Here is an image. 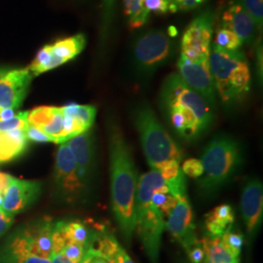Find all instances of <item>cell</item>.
Returning <instances> with one entry per match:
<instances>
[{"label":"cell","instance_id":"obj_1","mask_svg":"<svg viewBox=\"0 0 263 263\" xmlns=\"http://www.w3.org/2000/svg\"><path fill=\"white\" fill-rule=\"evenodd\" d=\"M160 109L171 129L188 142L199 140L212 127L215 110L177 73L167 76L161 86Z\"/></svg>","mask_w":263,"mask_h":263},{"label":"cell","instance_id":"obj_2","mask_svg":"<svg viewBox=\"0 0 263 263\" xmlns=\"http://www.w3.org/2000/svg\"><path fill=\"white\" fill-rule=\"evenodd\" d=\"M111 179V206L117 226L126 242L136 230L135 200L138 185L131 148L121 128L109 118L107 123Z\"/></svg>","mask_w":263,"mask_h":263},{"label":"cell","instance_id":"obj_3","mask_svg":"<svg viewBox=\"0 0 263 263\" xmlns=\"http://www.w3.org/2000/svg\"><path fill=\"white\" fill-rule=\"evenodd\" d=\"M160 190H169V188L157 171L151 170L138 179L135 200V231H137L143 250L152 263H158L162 235L166 229V216L151 202L153 194Z\"/></svg>","mask_w":263,"mask_h":263},{"label":"cell","instance_id":"obj_4","mask_svg":"<svg viewBox=\"0 0 263 263\" xmlns=\"http://www.w3.org/2000/svg\"><path fill=\"white\" fill-rule=\"evenodd\" d=\"M210 68L216 86V95L226 108L244 102L251 91V68L244 52L226 51L212 43Z\"/></svg>","mask_w":263,"mask_h":263},{"label":"cell","instance_id":"obj_5","mask_svg":"<svg viewBox=\"0 0 263 263\" xmlns=\"http://www.w3.org/2000/svg\"><path fill=\"white\" fill-rule=\"evenodd\" d=\"M201 162L204 172L198 186L205 196H211L235 177L243 164V151L235 139L218 135L208 143Z\"/></svg>","mask_w":263,"mask_h":263},{"label":"cell","instance_id":"obj_6","mask_svg":"<svg viewBox=\"0 0 263 263\" xmlns=\"http://www.w3.org/2000/svg\"><path fill=\"white\" fill-rule=\"evenodd\" d=\"M133 120L151 170L160 172L170 164H180L181 149L151 106L145 104L136 106L133 110Z\"/></svg>","mask_w":263,"mask_h":263},{"label":"cell","instance_id":"obj_7","mask_svg":"<svg viewBox=\"0 0 263 263\" xmlns=\"http://www.w3.org/2000/svg\"><path fill=\"white\" fill-rule=\"evenodd\" d=\"M176 34L169 29H153L136 38L132 62L138 76L149 77L172 61L177 50Z\"/></svg>","mask_w":263,"mask_h":263},{"label":"cell","instance_id":"obj_8","mask_svg":"<svg viewBox=\"0 0 263 263\" xmlns=\"http://www.w3.org/2000/svg\"><path fill=\"white\" fill-rule=\"evenodd\" d=\"M215 15L205 11L192 20L183 32L180 42V54L190 61H203L210 58L214 33Z\"/></svg>","mask_w":263,"mask_h":263},{"label":"cell","instance_id":"obj_9","mask_svg":"<svg viewBox=\"0 0 263 263\" xmlns=\"http://www.w3.org/2000/svg\"><path fill=\"white\" fill-rule=\"evenodd\" d=\"M177 66L178 74L182 81L216 108L217 95L209 59L194 62L180 54Z\"/></svg>","mask_w":263,"mask_h":263},{"label":"cell","instance_id":"obj_10","mask_svg":"<svg viewBox=\"0 0 263 263\" xmlns=\"http://www.w3.org/2000/svg\"><path fill=\"white\" fill-rule=\"evenodd\" d=\"M54 181L58 192L66 201H74L86 190L77 175L76 160L67 143H62L57 151Z\"/></svg>","mask_w":263,"mask_h":263},{"label":"cell","instance_id":"obj_11","mask_svg":"<svg viewBox=\"0 0 263 263\" xmlns=\"http://www.w3.org/2000/svg\"><path fill=\"white\" fill-rule=\"evenodd\" d=\"M166 228L186 253L201 244L195 232L193 213L186 193L178 197L176 206L167 216Z\"/></svg>","mask_w":263,"mask_h":263},{"label":"cell","instance_id":"obj_12","mask_svg":"<svg viewBox=\"0 0 263 263\" xmlns=\"http://www.w3.org/2000/svg\"><path fill=\"white\" fill-rule=\"evenodd\" d=\"M33 76L27 68H0V107L17 109L28 93Z\"/></svg>","mask_w":263,"mask_h":263},{"label":"cell","instance_id":"obj_13","mask_svg":"<svg viewBox=\"0 0 263 263\" xmlns=\"http://www.w3.org/2000/svg\"><path fill=\"white\" fill-rule=\"evenodd\" d=\"M241 213L247 232L254 235L262 222L263 187L259 179H249L245 184L241 196Z\"/></svg>","mask_w":263,"mask_h":263},{"label":"cell","instance_id":"obj_14","mask_svg":"<svg viewBox=\"0 0 263 263\" xmlns=\"http://www.w3.org/2000/svg\"><path fill=\"white\" fill-rule=\"evenodd\" d=\"M41 184L38 181L12 178L4 193L1 209L10 215H16L30 206L39 196Z\"/></svg>","mask_w":263,"mask_h":263},{"label":"cell","instance_id":"obj_15","mask_svg":"<svg viewBox=\"0 0 263 263\" xmlns=\"http://www.w3.org/2000/svg\"><path fill=\"white\" fill-rule=\"evenodd\" d=\"M76 160L77 175L85 188L88 187L94 168V141L92 134L85 132L66 141Z\"/></svg>","mask_w":263,"mask_h":263},{"label":"cell","instance_id":"obj_16","mask_svg":"<svg viewBox=\"0 0 263 263\" xmlns=\"http://www.w3.org/2000/svg\"><path fill=\"white\" fill-rule=\"evenodd\" d=\"M220 28L233 31L244 44H252L256 34V26L248 12L237 2L230 3L222 13Z\"/></svg>","mask_w":263,"mask_h":263},{"label":"cell","instance_id":"obj_17","mask_svg":"<svg viewBox=\"0 0 263 263\" xmlns=\"http://www.w3.org/2000/svg\"><path fill=\"white\" fill-rule=\"evenodd\" d=\"M53 228L54 223L46 218L26 228L21 233L27 249L31 254L43 258H50L52 254Z\"/></svg>","mask_w":263,"mask_h":263},{"label":"cell","instance_id":"obj_18","mask_svg":"<svg viewBox=\"0 0 263 263\" xmlns=\"http://www.w3.org/2000/svg\"><path fill=\"white\" fill-rule=\"evenodd\" d=\"M87 251L93 255L103 257L109 263H135L115 236L104 230L95 233Z\"/></svg>","mask_w":263,"mask_h":263},{"label":"cell","instance_id":"obj_19","mask_svg":"<svg viewBox=\"0 0 263 263\" xmlns=\"http://www.w3.org/2000/svg\"><path fill=\"white\" fill-rule=\"evenodd\" d=\"M51 53L50 69H54L78 56L86 46V36L82 33L57 40L49 44Z\"/></svg>","mask_w":263,"mask_h":263},{"label":"cell","instance_id":"obj_20","mask_svg":"<svg viewBox=\"0 0 263 263\" xmlns=\"http://www.w3.org/2000/svg\"><path fill=\"white\" fill-rule=\"evenodd\" d=\"M0 259L4 263H52L50 258H43L31 254L21 234L14 236L0 253Z\"/></svg>","mask_w":263,"mask_h":263},{"label":"cell","instance_id":"obj_21","mask_svg":"<svg viewBox=\"0 0 263 263\" xmlns=\"http://www.w3.org/2000/svg\"><path fill=\"white\" fill-rule=\"evenodd\" d=\"M28 139L25 130L0 133V163L16 159L27 149Z\"/></svg>","mask_w":263,"mask_h":263},{"label":"cell","instance_id":"obj_22","mask_svg":"<svg viewBox=\"0 0 263 263\" xmlns=\"http://www.w3.org/2000/svg\"><path fill=\"white\" fill-rule=\"evenodd\" d=\"M233 209L228 204H222L210 212L205 218V226L208 234L220 237L227 229L231 228L234 222Z\"/></svg>","mask_w":263,"mask_h":263},{"label":"cell","instance_id":"obj_23","mask_svg":"<svg viewBox=\"0 0 263 263\" xmlns=\"http://www.w3.org/2000/svg\"><path fill=\"white\" fill-rule=\"evenodd\" d=\"M57 228L60 230L62 235L64 236L66 243L73 242L77 244L82 245L89 248L90 242L93 238V233L89 227L84 222L79 220H71V221H58L55 223Z\"/></svg>","mask_w":263,"mask_h":263},{"label":"cell","instance_id":"obj_24","mask_svg":"<svg viewBox=\"0 0 263 263\" xmlns=\"http://www.w3.org/2000/svg\"><path fill=\"white\" fill-rule=\"evenodd\" d=\"M201 245L205 252V263H239V258L234 257L224 248L220 237L208 234L201 241Z\"/></svg>","mask_w":263,"mask_h":263},{"label":"cell","instance_id":"obj_25","mask_svg":"<svg viewBox=\"0 0 263 263\" xmlns=\"http://www.w3.org/2000/svg\"><path fill=\"white\" fill-rule=\"evenodd\" d=\"M145 0H123L125 15L132 29L142 28L149 19V12L145 9Z\"/></svg>","mask_w":263,"mask_h":263},{"label":"cell","instance_id":"obj_26","mask_svg":"<svg viewBox=\"0 0 263 263\" xmlns=\"http://www.w3.org/2000/svg\"><path fill=\"white\" fill-rule=\"evenodd\" d=\"M62 108L64 114L76 118L81 123L87 130H90L94 124L97 109L94 105H83V104H69Z\"/></svg>","mask_w":263,"mask_h":263},{"label":"cell","instance_id":"obj_27","mask_svg":"<svg viewBox=\"0 0 263 263\" xmlns=\"http://www.w3.org/2000/svg\"><path fill=\"white\" fill-rule=\"evenodd\" d=\"M116 0H102V20L100 28V42L104 47L111 34L115 17Z\"/></svg>","mask_w":263,"mask_h":263},{"label":"cell","instance_id":"obj_28","mask_svg":"<svg viewBox=\"0 0 263 263\" xmlns=\"http://www.w3.org/2000/svg\"><path fill=\"white\" fill-rule=\"evenodd\" d=\"M56 106H39L28 111V125L36 127L39 130L46 126L52 120L58 111Z\"/></svg>","mask_w":263,"mask_h":263},{"label":"cell","instance_id":"obj_29","mask_svg":"<svg viewBox=\"0 0 263 263\" xmlns=\"http://www.w3.org/2000/svg\"><path fill=\"white\" fill-rule=\"evenodd\" d=\"M214 44L226 51L240 50L243 46V43L240 40V38L238 37L233 31L224 28H219L217 29Z\"/></svg>","mask_w":263,"mask_h":263},{"label":"cell","instance_id":"obj_30","mask_svg":"<svg viewBox=\"0 0 263 263\" xmlns=\"http://www.w3.org/2000/svg\"><path fill=\"white\" fill-rule=\"evenodd\" d=\"M177 201L178 198L174 196L169 190L156 191L151 199L152 204L160 210L161 213L165 216H169L170 213L176 206Z\"/></svg>","mask_w":263,"mask_h":263},{"label":"cell","instance_id":"obj_31","mask_svg":"<svg viewBox=\"0 0 263 263\" xmlns=\"http://www.w3.org/2000/svg\"><path fill=\"white\" fill-rule=\"evenodd\" d=\"M222 245L226 250L236 258H239L242 247L244 244V237L240 233L234 232L232 227L227 229L226 232L220 236Z\"/></svg>","mask_w":263,"mask_h":263},{"label":"cell","instance_id":"obj_32","mask_svg":"<svg viewBox=\"0 0 263 263\" xmlns=\"http://www.w3.org/2000/svg\"><path fill=\"white\" fill-rule=\"evenodd\" d=\"M254 20L257 30H262L263 0H236Z\"/></svg>","mask_w":263,"mask_h":263},{"label":"cell","instance_id":"obj_33","mask_svg":"<svg viewBox=\"0 0 263 263\" xmlns=\"http://www.w3.org/2000/svg\"><path fill=\"white\" fill-rule=\"evenodd\" d=\"M28 111L19 112L7 121H0V133L12 130H26L28 127Z\"/></svg>","mask_w":263,"mask_h":263},{"label":"cell","instance_id":"obj_34","mask_svg":"<svg viewBox=\"0 0 263 263\" xmlns=\"http://www.w3.org/2000/svg\"><path fill=\"white\" fill-rule=\"evenodd\" d=\"M87 252V248L82 245L67 242L62 249L61 253L66 255V257L73 263H80Z\"/></svg>","mask_w":263,"mask_h":263},{"label":"cell","instance_id":"obj_35","mask_svg":"<svg viewBox=\"0 0 263 263\" xmlns=\"http://www.w3.org/2000/svg\"><path fill=\"white\" fill-rule=\"evenodd\" d=\"M181 171L184 176H188L192 179H200L203 175V165L201 160L196 158H189L180 165Z\"/></svg>","mask_w":263,"mask_h":263},{"label":"cell","instance_id":"obj_36","mask_svg":"<svg viewBox=\"0 0 263 263\" xmlns=\"http://www.w3.org/2000/svg\"><path fill=\"white\" fill-rule=\"evenodd\" d=\"M144 6L149 14L153 13L157 15H165L171 13L169 0H145Z\"/></svg>","mask_w":263,"mask_h":263},{"label":"cell","instance_id":"obj_37","mask_svg":"<svg viewBox=\"0 0 263 263\" xmlns=\"http://www.w3.org/2000/svg\"><path fill=\"white\" fill-rule=\"evenodd\" d=\"M26 137L28 141H34V142H51L47 136L42 131H40L36 127L31 125H28L25 130Z\"/></svg>","mask_w":263,"mask_h":263},{"label":"cell","instance_id":"obj_38","mask_svg":"<svg viewBox=\"0 0 263 263\" xmlns=\"http://www.w3.org/2000/svg\"><path fill=\"white\" fill-rule=\"evenodd\" d=\"M187 254L191 263H202L205 260V252L201 244L188 251Z\"/></svg>","mask_w":263,"mask_h":263},{"label":"cell","instance_id":"obj_39","mask_svg":"<svg viewBox=\"0 0 263 263\" xmlns=\"http://www.w3.org/2000/svg\"><path fill=\"white\" fill-rule=\"evenodd\" d=\"M14 221V216L10 215L8 213L4 212L2 209H0V237L3 235Z\"/></svg>","mask_w":263,"mask_h":263},{"label":"cell","instance_id":"obj_40","mask_svg":"<svg viewBox=\"0 0 263 263\" xmlns=\"http://www.w3.org/2000/svg\"><path fill=\"white\" fill-rule=\"evenodd\" d=\"M13 177H11L10 175L4 174V173H0V194L5 193V191L7 190V188L9 186L11 179Z\"/></svg>","mask_w":263,"mask_h":263},{"label":"cell","instance_id":"obj_41","mask_svg":"<svg viewBox=\"0 0 263 263\" xmlns=\"http://www.w3.org/2000/svg\"><path fill=\"white\" fill-rule=\"evenodd\" d=\"M51 262L52 263H73L71 260H69L66 255L62 254L61 252L59 253H52L50 256Z\"/></svg>","mask_w":263,"mask_h":263},{"label":"cell","instance_id":"obj_42","mask_svg":"<svg viewBox=\"0 0 263 263\" xmlns=\"http://www.w3.org/2000/svg\"><path fill=\"white\" fill-rule=\"evenodd\" d=\"M16 115L15 109L0 107V121H7Z\"/></svg>","mask_w":263,"mask_h":263},{"label":"cell","instance_id":"obj_43","mask_svg":"<svg viewBox=\"0 0 263 263\" xmlns=\"http://www.w3.org/2000/svg\"><path fill=\"white\" fill-rule=\"evenodd\" d=\"M262 47L261 45H258L256 48V63H257V73L260 76V79H262Z\"/></svg>","mask_w":263,"mask_h":263},{"label":"cell","instance_id":"obj_44","mask_svg":"<svg viewBox=\"0 0 263 263\" xmlns=\"http://www.w3.org/2000/svg\"><path fill=\"white\" fill-rule=\"evenodd\" d=\"M91 258H92V254L89 251H87L84 257H83V259H82V261L80 263H89L90 260H91Z\"/></svg>","mask_w":263,"mask_h":263},{"label":"cell","instance_id":"obj_45","mask_svg":"<svg viewBox=\"0 0 263 263\" xmlns=\"http://www.w3.org/2000/svg\"><path fill=\"white\" fill-rule=\"evenodd\" d=\"M198 2H199V4H200V6H202V5H204V4H206L209 0H197Z\"/></svg>","mask_w":263,"mask_h":263},{"label":"cell","instance_id":"obj_46","mask_svg":"<svg viewBox=\"0 0 263 263\" xmlns=\"http://www.w3.org/2000/svg\"><path fill=\"white\" fill-rule=\"evenodd\" d=\"M3 198H4V195L0 194V209L2 207V204H3Z\"/></svg>","mask_w":263,"mask_h":263},{"label":"cell","instance_id":"obj_47","mask_svg":"<svg viewBox=\"0 0 263 263\" xmlns=\"http://www.w3.org/2000/svg\"><path fill=\"white\" fill-rule=\"evenodd\" d=\"M0 263H4V262H3V261H2V260H1V259H0Z\"/></svg>","mask_w":263,"mask_h":263},{"label":"cell","instance_id":"obj_48","mask_svg":"<svg viewBox=\"0 0 263 263\" xmlns=\"http://www.w3.org/2000/svg\"><path fill=\"white\" fill-rule=\"evenodd\" d=\"M182 263H188V262H182Z\"/></svg>","mask_w":263,"mask_h":263}]
</instances>
